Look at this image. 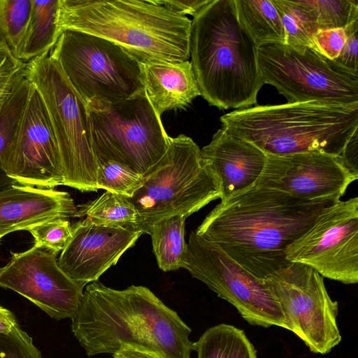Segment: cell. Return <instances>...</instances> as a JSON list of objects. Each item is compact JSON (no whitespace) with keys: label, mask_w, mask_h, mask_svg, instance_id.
Instances as JSON below:
<instances>
[{"label":"cell","mask_w":358,"mask_h":358,"mask_svg":"<svg viewBox=\"0 0 358 358\" xmlns=\"http://www.w3.org/2000/svg\"><path fill=\"white\" fill-rule=\"evenodd\" d=\"M339 201L302 199L254 186L221 200L194 231L264 280L291 264L286 259L287 248Z\"/></svg>","instance_id":"1"},{"label":"cell","mask_w":358,"mask_h":358,"mask_svg":"<svg viewBox=\"0 0 358 358\" xmlns=\"http://www.w3.org/2000/svg\"><path fill=\"white\" fill-rule=\"evenodd\" d=\"M71 329L88 356L130 348L159 358H190L191 329L143 286L87 285Z\"/></svg>","instance_id":"2"},{"label":"cell","mask_w":358,"mask_h":358,"mask_svg":"<svg viewBox=\"0 0 358 358\" xmlns=\"http://www.w3.org/2000/svg\"><path fill=\"white\" fill-rule=\"evenodd\" d=\"M191 64L201 96L219 109L257 103L264 85L258 47L240 23L234 0H211L192 20Z\"/></svg>","instance_id":"3"},{"label":"cell","mask_w":358,"mask_h":358,"mask_svg":"<svg viewBox=\"0 0 358 358\" xmlns=\"http://www.w3.org/2000/svg\"><path fill=\"white\" fill-rule=\"evenodd\" d=\"M191 25L158 0H59V34L73 30L101 37L139 63L188 61Z\"/></svg>","instance_id":"4"},{"label":"cell","mask_w":358,"mask_h":358,"mask_svg":"<svg viewBox=\"0 0 358 358\" xmlns=\"http://www.w3.org/2000/svg\"><path fill=\"white\" fill-rule=\"evenodd\" d=\"M222 128L266 155L340 157L358 129V104L320 101L257 105L221 116Z\"/></svg>","instance_id":"5"},{"label":"cell","mask_w":358,"mask_h":358,"mask_svg":"<svg viewBox=\"0 0 358 358\" xmlns=\"http://www.w3.org/2000/svg\"><path fill=\"white\" fill-rule=\"evenodd\" d=\"M221 197L220 183L201 149L180 134L170 137L166 152L143 174V184L130 199L138 214L136 228L148 234L162 219L177 215L187 218Z\"/></svg>","instance_id":"6"},{"label":"cell","mask_w":358,"mask_h":358,"mask_svg":"<svg viewBox=\"0 0 358 358\" xmlns=\"http://www.w3.org/2000/svg\"><path fill=\"white\" fill-rule=\"evenodd\" d=\"M26 78L38 92L57 144L64 185L96 192L98 164L87 104L71 86L51 50L27 62Z\"/></svg>","instance_id":"7"},{"label":"cell","mask_w":358,"mask_h":358,"mask_svg":"<svg viewBox=\"0 0 358 358\" xmlns=\"http://www.w3.org/2000/svg\"><path fill=\"white\" fill-rule=\"evenodd\" d=\"M97 164L112 161L144 174L165 154L170 142L145 92L115 103H87Z\"/></svg>","instance_id":"8"},{"label":"cell","mask_w":358,"mask_h":358,"mask_svg":"<svg viewBox=\"0 0 358 358\" xmlns=\"http://www.w3.org/2000/svg\"><path fill=\"white\" fill-rule=\"evenodd\" d=\"M51 55L86 104L92 101L115 103L144 91L139 62L101 37L65 30Z\"/></svg>","instance_id":"9"},{"label":"cell","mask_w":358,"mask_h":358,"mask_svg":"<svg viewBox=\"0 0 358 358\" xmlns=\"http://www.w3.org/2000/svg\"><path fill=\"white\" fill-rule=\"evenodd\" d=\"M258 64L264 83L275 87L287 103L358 104V74L313 48L264 44L258 48Z\"/></svg>","instance_id":"10"},{"label":"cell","mask_w":358,"mask_h":358,"mask_svg":"<svg viewBox=\"0 0 358 358\" xmlns=\"http://www.w3.org/2000/svg\"><path fill=\"white\" fill-rule=\"evenodd\" d=\"M184 268L233 305L250 324L289 329L280 305L264 280L255 277L194 231L189 235Z\"/></svg>","instance_id":"11"},{"label":"cell","mask_w":358,"mask_h":358,"mask_svg":"<svg viewBox=\"0 0 358 358\" xmlns=\"http://www.w3.org/2000/svg\"><path fill=\"white\" fill-rule=\"evenodd\" d=\"M264 281L280 305L288 330L299 337L312 352L327 354L341 342L338 302L331 299L323 277L315 269L291 263Z\"/></svg>","instance_id":"12"},{"label":"cell","mask_w":358,"mask_h":358,"mask_svg":"<svg viewBox=\"0 0 358 358\" xmlns=\"http://www.w3.org/2000/svg\"><path fill=\"white\" fill-rule=\"evenodd\" d=\"M286 259L344 284L358 282V197L340 200L286 249Z\"/></svg>","instance_id":"13"},{"label":"cell","mask_w":358,"mask_h":358,"mask_svg":"<svg viewBox=\"0 0 358 358\" xmlns=\"http://www.w3.org/2000/svg\"><path fill=\"white\" fill-rule=\"evenodd\" d=\"M0 162L5 173L20 185L41 188L64 185L59 152L50 119L31 83Z\"/></svg>","instance_id":"14"},{"label":"cell","mask_w":358,"mask_h":358,"mask_svg":"<svg viewBox=\"0 0 358 358\" xmlns=\"http://www.w3.org/2000/svg\"><path fill=\"white\" fill-rule=\"evenodd\" d=\"M56 256L35 245L13 252L8 263L0 268V287L27 298L53 319H72L79 309L85 287L61 269Z\"/></svg>","instance_id":"15"},{"label":"cell","mask_w":358,"mask_h":358,"mask_svg":"<svg viewBox=\"0 0 358 358\" xmlns=\"http://www.w3.org/2000/svg\"><path fill=\"white\" fill-rule=\"evenodd\" d=\"M357 178L339 157L321 152L266 155L264 170L255 186L306 200L340 199Z\"/></svg>","instance_id":"16"},{"label":"cell","mask_w":358,"mask_h":358,"mask_svg":"<svg viewBox=\"0 0 358 358\" xmlns=\"http://www.w3.org/2000/svg\"><path fill=\"white\" fill-rule=\"evenodd\" d=\"M71 229V237L57 262L71 279L83 287L97 281L143 234L133 225H99L87 217Z\"/></svg>","instance_id":"17"},{"label":"cell","mask_w":358,"mask_h":358,"mask_svg":"<svg viewBox=\"0 0 358 358\" xmlns=\"http://www.w3.org/2000/svg\"><path fill=\"white\" fill-rule=\"evenodd\" d=\"M201 153L220 183L221 200L255 186L266 160L259 148L222 128Z\"/></svg>","instance_id":"18"},{"label":"cell","mask_w":358,"mask_h":358,"mask_svg":"<svg viewBox=\"0 0 358 358\" xmlns=\"http://www.w3.org/2000/svg\"><path fill=\"white\" fill-rule=\"evenodd\" d=\"M76 209L66 192L13 185L0 192V236L50 220L74 217Z\"/></svg>","instance_id":"19"},{"label":"cell","mask_w":358,"mask_h":358,"mask_svg":"<svg viewBox=\"0 0 358 358\" xmlns=\"http://www.w3.org/2000/svg\"><path fill=\"white\" fill-rule=\"evenodd\" d=\"M139 64L145 94L159 117L167 110L185 108L201 96L189 61L149 59Z\"/></svg>","instance_id":"20"},{"label":"cell","mask_w":358,"mask_h":358,"mask_svg":"<svg viewBox=\"0 0 358 358\" xmlns=\"http://www.w3.org/2000/svg\"><path fill=\"white\" fill-rule=\"evenodd\" d=\"M238 19L259 46L285 44V33L272 0H234Z\"/></svg>","instance_id":"21"},{"label":"cell","mask_w":358,"mask_h":358,"mask_svg":"<svg viewBox=\"0 0 358 358\" xmlns=\"http://www.w3.org/2000/svg\"><path fill=\"white\" fill-rule=\"evenodd\" d=\"M186 217L173 215L154 223L148 234L152 239V249L158 266L164 271L184 268L187 243L185 241Z\"/></svg>","instance_id":"22"},{"label":"cell","mask_w":358,"mask_h":358,"mask_svg":"<svg viewBox=\"0 0 358 358\" xmlns=\"http://www.w3.org/2000/svg\"><path fill=\"white\" fill-rule=\"evenodd\" d=\"M59 0H31V10L20 59L28 62L51 50L60 36Z\"/></svg>","instance_id":"23"},{"label":"cell","mask_w":358,"mask_h":358,"mask_svg":"<svg viewBox=\"0 0 358 358\" xmlns=\"http://www.w3.org/2000/svg\"><path fill=\"white\" fill-rule=\"evenodd\" d=\"M197 358H257V351L245 332L220 324L207 329L193 344Z\"/></svg>","instance_id":"24"},{"label":"cell","mask_w":358,"mask_h":358,"mask_svg":"<svg viewBox=\"0 0 358 358\" xmlns=\"http://www.w3.org/2000/svg\"><path fill=\"white\" fill-rule=\"evenodd\" d=\"M74 217H86L96 224L136 227L138 214L130 197L106 191L94 200L76 206Z\"/></svg>","instance_id":"25"},{"label":"cell","mask_w":358,"mask_h":358,"mask_svg":"<svg viewBox=\"0 0 358 358\" xmlns=\"http://www.w3.org/2000/svg\"><path fill=\"white\" fill-rule=\"evenodd\" d=\"M285 33V44L315 49L314 36L318 31L311 13L300 1L272 0Z\"/></svg>","instance_id":"26"},{"label":"cell","mask_w":358,"mask_h":358,"mask_svg":"<svg viewBox=\"0 0 358 358\" xmlns=\"http://www.w3.org/2000/svg\"><path fill=\"white\" fill-rule=\"evenodd\" d=\"M31 10V0H0V37L19 59Z\"/></svg>","instance_id":"27"},{"label":"cell","mask_w":358,"mask_h":358,"mask_svg":"<svg viewBox=\"0 0 358 358\" xmlns=\"http://www.w3.org/2000/svg\"><path fill=\"white\" fill-rule=\"evenodd\" d=\"M313 15L318 30L345 29L358 20V0L300 1Z\"/></svg>","instance_id":"28"},{"label":"cell","mask_w":358,"mask_h":358,"mask_svg":"<svg viewBox=\"0 0 358 358\" xmlns=\"http://www.w3.org/2000/svg\"><path fill=\"white\" fill-rule=\"evenodd\" d=\"M143 175L120 163L108 161L99 164L96 185L98 189L131 197L141 186Z\"/></svg>","instance_id":"29"},{"label":"cell","mask_w":358,"mask_h":358,"mask_svg":"<svg viewBox=\"0 0 358 358\" xmlns=\"http://www.w3.org/2000/svg\"><path fill=\"white\" fill-rule=\"evenodd\" d=\"M30 84L25 78L0 115V156L13 135L24 105ZM15 184L19 183L5 173L0 162V192Z\"/></svg>","instance_id":"30"},{"label":"cell","mask_w":358,"mask_h":358,"mask_svg":"<svg viewBox=\"0 0 358 358\" xmlns=\"http://www.w3.org/2000/svg\"><path fill=\"white\" fill-rule=\"evenodd\" d=\"M36 247L56 254L62 251L71 237V224L68 219L59 218L38 224L28 230Z\"/></svg>","instance_id":"31"},{"label":"cell","mask_w":358,"mask_h":358,"mask_svg":"<svg viewBox=\"0 0 358 358\" xmlns=\"http://www.w3.org/2000/svg\"><path fill=\"white\" fill-rule=\"evenodd\" d=\"M27 62L13 52L0 63V115L15 90L25 78Z\"/></svg>","instance_id":"32"},{"label":"cell","mask_w":358,"mask_h":358,"mask_svg":"<svg viewBox=\"0 0 358 358\" xmlns=\"http://www.w3.org/2000/svg\"><path fill=\"white\" fill-rule=\"evenodd\" d=\"M0 358H43L33 340L20 326L0 334Z\"/></svg>","instance_id":"33"},{"label":"cell","mask_w":358,"mask_h":358,"mask_svg":"<svg viewBox=\"0 0 358 358\" xmlns=\"http://www.w3.org/2000/svg\"><path fill=\"white\" fill-rule=\"evenodd\" d=\"M345 41L346 34L343 28L318 30L314 36L316 50L331 60L338 57Z\"/></svg>","instance_id":"34"},{"label":"cell","mask_w":358,"mask_h":358,"mask_svg":"<svg viewBox=\"0 0 358 358\" xmlns=\"http://www.w3.org/2000/svg\"><path fill=\"white\" fill-rule=\"evenodd\" d=\"M345 31L346 34L345 45L338 57L334 61L350 72L358 74V20L345 27Z\"/></svg>","instance_id":"35"},{"label":"cell","mask_w":358,"mask_h":358,"mask_svg":"<svg viewBox=\"0 0 358 358\" xmlns=\"http://www.w3.org/2000/svg\"><path fill=\"white\" fill-rule=\"evenodd\" d=\"M211 0H158L169 9L183 15L194 17Z\"/></svg>","instance_id":"36"},{"label":"cell","mask_w":358,"mask_h":358,"mask_svg":"<svg viewBox=\"0 0 358 358\" xmlns=\"http://www.w3.org/2000/svg\"><path fill=\"white\" fill-rule=\"evenodd\" d=\"M357 131L348 142L345 148L339 157L343 164L355 174L358 176L357 168Z\"/></svg>","instance_id":"37"},{"label":"cell","mask_w":358,"mask_h":358,"mask_svg":"<svg viewBox=\"0 0 358 358\" xmlns=\"http://www.w3.org/2000/svg\"><path fill=\"white\" fill-rule=\"evenodd\" d=\"M19 327L14 314L0 306V334H8Z\"/></svg>","instance_id":"38"},{"label":"cell","mask_w":358,"mask_h":358,"mask_svg":"<svg viewBox=\"0 0 358 358\" xmlns=\"http://www.w3.org/2000/svg\"><path fill=\"white\" fill-rule=\"evenodd\" d=\"M113 358H159L147 352L124 348L113 355Z\"/></svg>","instance_id":"39"},{"label":"cell","mask_w":358,"mask_h":358,"mask_svg":"<svg viewBox=\"0 0 358 358\" xmlns=\"http://www.w3.org/2000/svg\"><path fill=\"white\" fill-rule=\"evenodd\" d=\"M11 52L6 43L0 37V63Z\"/></svg>","instance_id":"40"},{"label":"cell","mask_w":358,"mask_h":358,"mask_svg":"<svg viewBox=\"0 0 358 358\" xmlns=\"http://www.w3.org/2000/svg\"><path fill=\"white\" fill-rule=\"evenodd\" d=\"M1 237L0 236V240H1Z\"/></svg>","instance_id":"41"}]
</instances>
